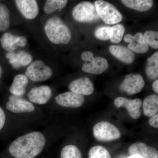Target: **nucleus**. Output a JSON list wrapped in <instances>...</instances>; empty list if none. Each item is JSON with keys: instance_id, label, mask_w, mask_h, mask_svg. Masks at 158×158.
<instances>
[{"instance_id": "nucleus-1", "label": "nucleus", "mask_w": 158, "mask_h": 158, "mask_svg": "<svg viewBox=\"0 0 158 158\" xmlns=\"http://www.w3.org/2000/svg\"><path fill=\"white\" fill-rule=\"evenodd\" d=\"M52 130L32 131L15 138L8 147V152L13 158H36L51 144Z\"/></svg>"}, {"instance_id": "nucleus-2", "label": "nucleus", "mask_w": 158, "mask_h": 158, "mask_svg": "<svg viewBox=\"0 0 158 158\" xmlns=\"http://www.w3.org/2000/svg\"><path fill=\"white\" fill-rule=\"evenodd\" d=\"M44 31L49 40L55 44H67L71 39L70 29L57 16L48 20L44 26Z\"/></svg>"}, {"instance_id": "nucleus-3", "label": "nucleus", "mask_w": 158, "mask_h": 158, "mask_svg": "<svg viewBox=\"0 0 158 158\" xmlns=\"http://www.w3.org/2000/svg\"><path fill=\"white\" fill-rule=\"evenodd\" d=\"M6 109L14 115H32L36 113V106L23 97L11 95L6 105Z\"/></svg>"}, {"instance_id": "nucleus-4", "label": "nucleus", "mask_w": 158, "mask_h": 158, "mask_svg": "<svg viewBox=\"0 0 158 158\" xmlns=\"http://www.w3.org/2000/svg\"><path fill=\"white\" fill-rule=\"evenodd\" d=\"M94 6L98 15L106 24H115L121 21V13L114 5L102 0L96 1Z\"/></svg>"}, {"instance_id": "nucleus-5", "label": "nucleus", "mask_w": 158, "mask_h": 158, "mask_svg": "<svg viewBox=\"0 0 158 158\" xmlns=\"http://www.w3.org/2000/svg\"><path fill=\"white\" fill-rule=\"evenodd\" d=\"M53 71L48 65L41 60H36L29 65L26 69L25 75L32 81H45L50 78Z\"/></svg>"}, {"instance_id": "nucleus-6", "label": "nucleus", "mask_w": 158, "mask_h": 158, "mask_svg": "<svg viewBox=\"0 0 158 158\" xmlns=\"http://www.w3.org/2000/svg\"><path fill=\"white\" fill-rule=\"evenodd\" d=\"M73 18L81 23H92L99 19L96 8L93 3L84 2L75 6L72 11Z\"/></svg>"}, {"instance_id": "nucleus-7", "label": "nucleus", "mask_w": 158, "mask_h": 158, "mask_svg": "<svg viewBox=\"0 0 158 158\" xmlns=\"http://www.w3.org/2000/svg\"><path fill=\"white\" fill-rule=\"evenodd\" d=\"M93 134L97 140L101 141H110L121 137L119 130L114 125L107 121H101L93 127Z\"/></svg>"}, {"instance_id": "nucleus-8", "label": "nucleus", "mask_w": 158, "mask_h": 158, "mask_svg": "<svg viewBox=\"0 0 158 158\" xmlns=\"http://www.w3.org/2000/svg\"><path fill=\"white\" fill-rule=\"evenodd\" d=\"M85 61L82 69L87 73L100 74L107 69L109 63L107 60L102 57H94L92 52L88 54L84 59Z\"/></svg>"}, {"instance_id": "nucleus-9", "label": "nucleus", "mask_w": 158, "mask_h": 158, "mask_svg": "<svg viewBox=\"0 0 158 158\" xmlns=\"http://www.w3.org/2000/svg\"><path fill=\"white\" fill-rule=\"evenodd\" d=\"M52 96V91L48 85L34 87L27 94L28 100L35 106L47 104L50 101Z\"/></svg>"}, {"instance_id": "nucleus-10", "label": "nucleus", "mask_w": 158, "mask_h": 158, "mask_svg": "<svg viewBox=\"0 0 158 158\" xmlns=\"http://www.w3.org/2000/svg\"><path fill=\"white\" fill-rule=\"evenodd\" d=\"M145 85V82L141 75L129 74L125 77L122 82L120 89L129 95L141 92Z\"/></svg>"}, {"instance_id": "nucleus-11", "label": "nucleus", "mask_w": 158, "mask_h": 158, "mask_svg": "<svg viewBox=\"0 0 158 158\" xmlns=\"http://www.w3.org/2000/svg\"><path fill=\"white\" fill-rule=\"evenodd\" d=\"M57 104L65 108L81 107L85 102V97L72 91H67L58 94L55 98Z\"/></svg>"}, {"instance_id": "nucleus-12", "label": "nucleus", "mask_w": 158, "mask_h": 158, "mask_svg": "<svg viewBox=\"0 0 158 158\" xmlns=\"http://www.w3.org/2000/svg\"><path fill=\"white\" fill-rule=\"evenodd\" d=\"M114 104L116 107H124L126 108L131 118L133 119H138L141 116L140 108L142 105V102L140 99H130L119 97L114 100Z\"/></svg>"}, {"instance_id": "nucleus-13", "label": "nucleus", "mask_w": 158, "mask_h": 158, "mask_svg": "<svg viewBox=\"0 0 158 158\" xmlns=\"http://www.w3.org/2000/svg\"><path fill=\"white\" fill-rule=\"evenodd\" d=\"M2 47L8 52H13L19 47H24L27 44V40L23 36H14L10 33L3 34L0 39Z\"/></svg>"}, {"instance_id": "nucleus-14", "label": "nucleus", "mask_w": 158, "mask_h": 158, "mask_svg": "<svg viewBox=\"0 0 158 158\" xmlns=\"http://www.w3.org/2000/svg\"><path fill=\"white\" fill-rule=\"evenodd\" d=\"M69 88L70 91L83 96L90 95L94 91L93 83L86 77L74 80L69 84Z\"/></svg>"}, {"instance_id": "nucleus-15", "label": "nucleus", "mask_w": 158, "mask_h": 158, "mask_svg": "<svg viewBox=\"0 0 158 158\" xmlns=\"http://www.w3.org/2000/svg\"><path fill=\"white\" fill-rule=\"evenodd\" d=\"M125 42L129 44L128 48L131 51L137 53L144 54L149 50L148 46L144 40L143 34L138 33L133 36L131 34H127L124 36Z\"/></svg>"}, {"instance_id": "nucleus-16", "label": "nucleus", "mask_w": 158, "mask_h": 158, "mask_svg": "<svg viewBox=\"0 0 158 158\" xmlns=\"http://www.w3.org/2000/svg\"><path fill=\"white\" fill-rule=\"evenodd\" d=\"M16 7L21 14L28 19H33L39 13V7L35 0H16Z\"/></svg>"}, {"instance_id": "nucleus-17", "label": "nucleus", "mask_w": 158, "mask_h": 158, "mask_svg": "<svg viewBox=\"0 0 158 158\" xmlns=\"http://www.w3.org/2000/svg\"><path fill=\"white\" fill-rule=\"evenodd\" d=\"M128 152L131 155H138L144 158H158L156 149L142 142H136L131 145Z\"/></svg>"}, {"instance_id": "nucleus-18", "label": "nucleus", "mask_w": 158, "mask_h": 158, "mask_svg": "<svg viewBox=\"0 0 158 158\" xmlns=\"http://www.w3.org/2000/svg\"><path fill=\"white\" fill-rule=\"evenodd\" d=\"M110 53L121 62L130 64L134 62L135 55L128 48L121 45H112L109 48Z\"/></svg>"}, {"instance_id": "nucleus-19", "label": "nucleus", "mask_w": 158, "mask_h": 158, "mask_svg": "<svg viewBox=\"0 0 158 158\" xmlns=\"http://www.w3.org/2000/svg\"><path fill=\"white\" fill-rule=\"evenodd\" d=\"M29 84V79L25 75H16L13 78V82L9 88L11 95L23 97L26 93Z\"/></svg>"}, {"instance_id": "nucleus-20", "label": "nucleus", "mask_w": 158, "mask_h": 158, "mask_svg": "<svg viewBox=\"0 0 158 158\" xmlns=\"http://www.w3.org/2000/svg\"><path fill=\"white\" fill-rule=\"evenodd\" d=\"M143 113L148 117L157 114L158 112V96L153 94L145 98L143 103Z\"/></svg>"}, {"instance_id": "nucleus-21", "label": "nucleus", "mask_w": 158, "mask_h": 158, "mask_svg": "<svg viewBox=\"0 0 158 158\" xmlns=\"http://www.w3.org/2000/svg\"><path fill=\"white\" fill-rule=\"evenodd\" d=\"M121 2L127 8L141 12L148 11L153 4L152 0H122Z\"/></svg>"}, {"instance_id": "nucleus-22", "label": "nucleus", "mask_w": 158, "mask_h": 158, "mask_svg": "<svg viewBox=\"0 0 158 158\" xmlns=\"http://www.w3.org/2000/svg\"><path fill=\"white\" fill-rule=\"evenodd\" d=\"M145 72L148 77L151 80H156L158 77V52L155 53L147 59Z\"/></svg>"}, {"instance_id": "nucleus-23", "label": "nucleus", "mask_w": 158, "mask_h": 158, "mask_svg": "<svg viewBox=\"0 0 158 158\" xmlns=\"http://www.w3.org/2000/svg\"><path fill=\"white\" fill-rule=\"evenodd\" d=\"M60 158H83L81 152L76 145L70 144L62 148Z\"/></svg>"}, {"instance_id": "nucleus-24", "label": "nucleus", "mask_w": 158, "mask_h": 158, "mask_svg": "<svg viewBox=\"0 0 158 158\" xmlns=\"http://www.w3.org/2000/svg\"><path fill=\"white\" fill-rule=\"evenodd\" d=\"M68 3L65 0H48L44 7V11L47 14H51L58 9L64 8Z\"/></svg>"}, {"instance_id": "nucleus-25", "label": "nucleus", "mask_w": 158, "mask_h": 158, "mask_svg": "<svg viewBox=\"0 0 158 158\" xmlns=\"http://www.w3.org/2000/svg\"><path fill=\"white\" fill-rule=\"evenodd\" d=\"M10 25V12L7 6L0 3V31H6Z\"/></svg>"}, {"instance_id": "nucleus-26", "label": "nucleus", "mask_w": 158, "mask_h": 158, "mask_svg": "<svg viewBox=\"0 0 158 158\" xmlns=\"http://www.w3.org/2000/svg\"><path fill=\"white\" fill-rule=\"evenodd\" d=\"M16 62L12 65L14 68H19L21 66H26L31 64L33 57L31 54L24 51H21L16 53Z\"/></svg>"}, {"instance_id": "nucleus-27", "label": "nucleus", "mask_w": 158, "mask_h": 158, "mask_svg": "<svg viewBox=\"0 0 158 158\" xmlns=\"http://www.w3.org/2000/svg\"><path fill=\"white\" fill-rule=\"evenodd\" d=\"M125 29L124 26L118 24L111 27L110 40L114 44L119 43L124 35Z\"/></svg>"}, {"instance_id": "nucleus-28", "label": "nucleus", "mask_w": 158, "mask_h": 158, "mask_svg": "<svg viewBox=\"0 0 158 158\" xmlns=\"http://www.w3.org/2000/svg\"><path fill=\"white\" fill-rule=\"evenodd\" d=\"M88 156L89 158H112L108 150L101 145L91 148L89 150Z\"/></svg>"}, {"instance_id": "nucleus-29", "label": "nucleus", "mask_w": 158, "mask_h": 158, "mask_svg": "<svg viewBox=\"0 0 158 158\" xmlns=\"http://www.w3.org/2000/svg\"><path fill=\"white\" fill-rule=\"evenodd\" d=\"M144 38L148 45L153 48H158V33L157 31H145Z\"/></svg>"}, {"instance_id": "nucleus-30", "label": "nucleus", "mask_w": 158, "mask_h": 158, "mask_svg": "<svg viewBox=\"0 0 158 158\" xmlns=\"http://www.w3.org/2000/svg\"><path fill=\"white\" fill-rule=\"evenodd\" d=\"M111 27L104 26L99 27L94 32V35L97 39L101 40H108L110 39Z\"/></svg>"}, {"instance_id": "nucleus-31", "label": "nucleus", "mask_w": 158, "mask_h": 158, "mask_svg": "<svg viewBox=\"0 0 158 158\" xmlns=\"http://www.w3.org/2000/svg\"><path fill=\"white\" fill-rule=\"evenodd\" d=\"M6 113L2 108L0 106V131L2 130L6 125Z\"/></svg>"}, {"instance_id": "nucleus-32", "label": "nucleus", "mask_w": 158, "mask_h": 158, "mask_svg": "<svg viewBox=\"0 0 158 158\" xmlns=\"http://www.w3.org/2000/svg\"><path fill=\"white\" fill-rule=\"evenodd\" d=\"M149 124L152 127L158 128V114H156L151 117L149 120Z\"/></svg>"}, {"instance_id": "nucleus-33", "label": "nucleus", "mask_w": 158, "mask_h": 158, "mask_svg": "<svg viewBox=\"0 0 158 158\" xmlns=\"http://www.w3.org/2000/svg\"><path fill=\"white\" fill-rule=\"evenodd\" d=\"M152 89L156 93H158V80H156L152 84Z\"/></svg>"}, {"instance_id": "nucleus-34", "label": "nucleus", "mask_w": 158, "mask_h": 158, "mask_svg": "<svg viewBox=\"0 0 158 158\" xmlns=\"http://www.w3.org/2000/svg\"><path fill=\"white\" fill-rule=\"evenodd\" d=\"M127 158H144L141 156L138 155H131L128 157Z\"/></svg>"}, {"instance_id": "nucleus-35", "label": "nucleus", "mask_w": 158, "mask_h": 158, "mask_svg": "<svg viewBox=\"0 0 158 158\" xmlns=\"http://www.w3.org/2000/svg\"><path fill=\"white\" fill-rule=\"evenodd\" d=\"M2 66L0 65V79L2 77Z\"/></svg>"}]
</instances>
